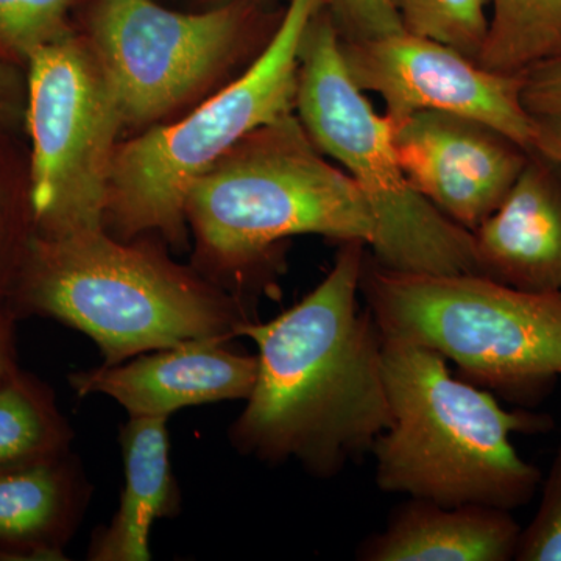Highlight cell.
Here are the masks:
<instances>
[{"instance_id":"cell-6","label":"cell","mask_w":561,"mask_h":561,"mask_svg":"<svg viewBox=\"0 0 561 561\" xmlns=\"http://www.w3.org/2000/svg\"><path fill=\"white\" fill-rule=\"evenodd\" d=\"M295 110L323 154L343 165L376 220L371 256L393 272L481 275L474 236L412 186L398 160L393 124L351 80L330 11L302 38Z\"/></svg>"},{"instance_id":"cell-12","label":"cell","mask_w":561,"mask_h":561,"mask_svg":"<svg viewBox=\"0 0 561 561\" xmlns=\"http://www.w3.org/2000/svg\"><path fill=\"white\" fill-rule=\"evenodd\" d=\"M257 378V356L227 348V342L201 341L149 351L116 365L69 376L79 397L101 393L130 416H165L191 405L245 400Z\"/></svg>"},{"instance_id":"cell-2","label":"cell","mask_w":561,"mask_h":561,"mask_svg":"<svg viewBox=\"0 0 561 561\" xmlns=\"http://www.w3.org/2000/svg\"><path fill=\"white\" fill-rule=\"evenodd\" d=\"M382 370L391 424L370 451L379 490L508 512L531 501L541 471L512 435L545 434L551 415L501 408L491 391L453 376L442 354L413 343L383 339Z\"/></svg>"},{"instance_id":"cell-13","label":"cell","mask_w":561,"mask_h":561,"mask_svg":"<svg viewBox=\"0 0 561 561\" xmlns=\"http://www.w3.org/2000/svg\"><path fill=\"white\" fill-rule=\"evenodd\" d=\"M479 273L531 294L561 291V168L530 150L518 180L474 231Z\"/></svg>"},{"instance_id":"cell-9","label":"cell","mask_w":561,"mask_h":561,"mask_svg":"<svg viewBox=\"0 0 561 561\" xmlns=\"http://www.w3.org/2000/svg\"><path fill=\"white\" fill-rule=\"evenodd\" d=\"M242 0L184 14L153 0H95L90 43L124 125H147L190 101L227 68L247 25Z\"/></svg>"},{"instance_id":"cell-18","label":"cell","mask_w":561,"mask_h":561,"mask_svg":"<svg viewBox=\"0 0 561 561\" xmlns=\"http://www.w3.org/2000/svg\"><path fill=\"white\" fill-rule=\"evenodd\" d=\"M490 16L478 62L505 76L561 55V0H489Z\"/></svg>"},{"instance_id":"cell-28","label":"cell","mask_w":561,"mask_h":561,"mask_svg":"<svg viewBox=\"0 0 561 561\" xmlns=\"http://www.w3.org/2000/svg\"><path fill=\"white\" fill-rule=\"evenodd\" d=\"M213 2H225V3H228V2H236V0H213Z\"/></svg>"},{"instance_id":"cell-25","label":"cell","mask_w":561,"mask_h":561,"mask_svg":"<svg viewBox=\"0 0 561 561\" xmlns=\"http://www.w3.org/2000/svg\"><path fill=\"white\" fill-rule=\"evenodd\" d=\"M534 117L531 149L561 168V113Z\"/></svg>"},{"instance_id":"cell-10","label":"cell","mask_w":561,"mask_h":561,"mask_svg":"<svg viewBox=\"0 0 561 561\" xmlns=\"http://www.w3.org/2000/svg\"><path fill=\"white\" fill-rule=\"evenodd\" d=\"M351 80L378 94L387 116L420 111L470 117L531 149L534 117L524 108L523 76L483 68L448 44L404 31L376 39H342Z\"/></svg>"},{"instance_id":"cell-7","label":"cell","mask_w":561,"mask_h":561,"mask_svg":"<svg viewBox=\"0 0 561 561\" xmlns=\"http://www.w3.org/2000/svg\"><path fill=\"white\" fill-rule=\"evenodd\" d=\"M327 3L289 0L275 35L238 80L184 119L117 146L105 227L121 239L157 231L183 245L194 181L250 133L294 114L302 38Z\"/></svg>"},{"instance_id":"cell-11","label":"cell","mask_w":561,"mask_h":561,"mask_svg":"<svg viewBox=\"0 0 561 561\" xmlns=\"http://www.w3.org/2000/svg\"><path fill=\"white\" fill-rule=\"evenodd\" d=\"M391 124L412 186L471 232L497 209L529 158L530 150L470 117L420 111Z\"/></svg>"},{"instance_id":"cell-14","label":"cell","mask_w":561,"mask_h":561,"mask_svg":"<svg viewBox=\"0 0 561 561\" xmlns=\"http://www.w3.org/2000/svg\"><path fill=\"white\" fill-rule=\"evenodd\" d=\"M522 527L512 512L489 505L437 504L411 497L386 527L360 542L362 561L515 560Z\"/></svg>"},{"instance_id":"cell-26","label":"cell","mask_w":561,"mask_h":561,"mask_svg":"<svg viewBox=\"0 0 561 561\" xmlns=\"http://www.w3.org/2000/svg\"><path fill=\"white\" fill-rule=\"evenodd\" d=\"M14 232L7 228L5 220L0 216V297L11 294L20 279L22 264L13 253Z\"/></svg>"},{"instance_id":"cell-19","label":"cell","mask_w":561,"mask_h":561,"mask_svg":"<svg viewBox=\"0 0 561 561\" xmlns=\"http://www.w3.org/2000/svg\"><path fill=\"white\" fill-rule=\"evenodd\" d=\"M405 31L474 58L489 28V0H391Z\"/></svg>"},{"instance_id":"cell-22","label":"cell","mask_w":561,"mask_h":561,"mask_svg":"<svg viewBox=\"0 0 561 561\" xmlns=\"http://www.w3.org/2000/svg\"><path fill=\"white\" fill-rule=\"evenodd\" d=\"M342 39H376L404 32L391 0H328Z\"/></svg>"},{"instance_id":"cell-16","label":"cell","mask_w":561,"mask_h":561,"mask_svg":"<svg viewBox=\"0 0 561 561\" xmlns=\"http://www.w3.org/2000/svg\"><path fill=\"white\" fill-rule=\"evenodd\" d=\"M165 424V416H130L122 427L125 486L116 515L92 541L90 560H150L153 523L179 511Z\"/></svg>"},{"instance_id":"cell-5","label":"cell","mask_w":561,"mask_h":561,"mask_svg":"<svg viewBox=\"0 0 561 561\" xmlns=\"http://www.w3.org/2000/svg\"><path fill=\"white\" fill-rule=\"evenodd\" d=\"M360 294L383 339L442 354L459 378L519 408H535L561 376V291L393 272L365 257Z\"/></svg>"},{"instance_id":"cell-4","label":"cell","mask_w":561,"mask_h":561,"mask_svg":"<svg viewBox=\"0 0 561 561\" xmlns=\"http://www.w3.org/2000/svg\"><path fill=\"white\" fill-rule=\"evenodd\" d=\"M201 260L236 273L275 243L316 234L371 249L376 220L348 173L323 158L294 114L250 133L187 192Z\"/></svg>"},{"instance_id":"cell-21","label":"cell","mask_w":561,"mask_h":561,"mask_svg":"<svg viewBox=\"0 0 561 561\" xmlns=\"http://www.w3.org/2000/svg\"><path fill=\"white\" fill-rule=\"evenodd\" d=\"M515 560L561 561V440L542 485L540 507L519 535Z\"/></svg>"},{"instance_id":"cell-8","label":"cell","mask_w":561,"mask_h":561,"mask_svg":"<svg viewBox=\"0 0 561 561\" xmlns=\"http://www.w3.org/2000/svg\"><path fill=\"white\" fill-rule=\"evenodd\" d=\"M25 66L33 234L101 230L124 125L113 84L90 41L73 33L33 51Z\"/></svg>"},{"instance_id":"cell-1","label":"cell","mask_w":561,"mask_h":561,"mask_svg":"<svg viewBox=\"0 0 561 561\" xmlns=\"http://www.w3.org/2000/svg\"><path fill=\"white\" fill-rule=\"evenodd\" d=\"M367 245L342 242L331 272L271 321H245L257 346V378L230 430L232 446L268 463L295 460L330 479L370 453L389 430L383 337L359 308Z\"/></svg>"},{"instance_id":"cell-23","label":"cell","mask_w":561,"mask_h":561,"mask_svg":"<svg viewBox=\"0 0 561 561\" xmlns=\"http://www.w3.org/2000/svg\"><path fill=\"white\" fill-rule=\"evenodd\" d=\"M522 98L530 116L561 113V55L523 73Z\"/></svg>"},{"instance_id":"cell-17","label":"cell","mask_w":561,"mask_h":561,"mask_svg":"<svg viewBox=\"0 0 561 561\" xmlns=\"http://www.w3.org/2000/svg\"><path fill=\"white\" fill-rule=\"evenodd\" d=\"M72 437L46 386L16 370L0 381V471L68 454Z\"/></svg>"},{"instance_id":"cell-3","label":"cell","mask_w":561,"mask_h":561,"mask_svg":"<svg viewBox=\"0 0 561 561\" xmlns=\"http://www.w3.org/2000/svg\"><path fill=\"white\" fill-rule=\"evenodd\" d=\"M13 294L22 308L90 335L103 365L190 342H230L250 320L234 295L105 228L33 234Z\"/></svg>"},{"instance_id":"cell-20","label":"cell","mask_w":561,"mask_h":561,"mask_svg":"<svg viewBox=\"0 0 561 561\" xmlns=\"http://www.w3.org/2000/svg\"><path fill=\"white\" fill-rule=\"evenodd\" d=\"M77 0H0V51L27 61L33 51L72 33L69 11Z\"/></svg>"},{"instance_id":"cell-24","label":"cell","mask_w":561,"mask_h":561,"mask_svg":"<svg viewBox=\"0 0 561 561\" xmlns=\"http://www.w3.org/2000/svg\"><path fill=\"white\" fill-rule=\"evenodd\" d=\"M20 62L0 51V127L25 121L27 72L22 73Z\"/></svg>"},{"instance_id":"cell-27","label":"cell","mask_w":561,"mask_h":561,"mask_svg":"<svg viewBox=\"0 0 561 561\" xmlns=\"http://www.w3.org/2000/svg\"><path fill=\"white\" fill-rule=\"evenodd\" d=\"M14 370L10 317L0 312V381Z\"/></svg>"},{"instance_id":"cell-15","label":"cell","mask_w":561,"mask_h":561,"mask_svg":"<svg viewBox=\"0 0 561 561\" xmlns=\"http://www.w3.org/2000/svg\"><path fill=\"white\" fill-rule=\"evenodd\" d=\"M88 496V482L68 454L0 471V553L62 559Z\"/></svg>"}]
</instances>
